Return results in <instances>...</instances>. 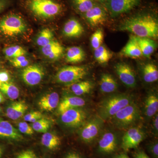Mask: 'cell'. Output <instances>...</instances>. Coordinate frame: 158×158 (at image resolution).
Masks as SVG:
<instances>
[{"instance_id": "cell-1", "label": "cell", "mask_w": 158, "mask_h": 158, "mask_svg": "<svg viewBox=\"0 0 158 158\" xmlns=\"http://www.w3.org/2000/svg\"><path fill=\"white\" fill-rule=\"evenodd\" d=\"M118 30L127 31L136 37L157 39L158 20L151 14L138 15L126 19L119 25Z\"/></svg>"}, {"instance_id": "cell-2", "label": "cell", "mask_w": 158, "mask_h": 158, "mask_svg": "<svg viewBox=\"0 0 158 158\" xmlns=\"http://www.w3.org/2000/svg\"><path fill=\"white\" fill-rule=\"evenodd\" d=\"M132 102V97L126 94H117L108 96L100 102L98 108V116L104 120L110 119Z\"/></svg>"}, {"instance_id": "cell-3", "label": "cell", "mask_w": 158, "mask_h": 158, "mask_svg": "<svg viewBox=\"0 0 158 158\" xmlns=\"http://www.w3.org/2000/svg\"><path fill=\"white\" fill-rule=\"evenodd\" d=\"M27 29L25 22L18 15H7L0 19V34L3 37H17L24 33Z\"/></svg>"}, {"instance_id": "cell-4", "label": "cell", "mask_w": 158, "mask_h": 158, "mask_svg": "<svg viewBox=\"0 0 158 158\" xmlns=\"http://www.w3.org/2000/svg\"><path fill=\"white\" fill-rule=\"evenodd\" d=\"M29 7L33 14L43 19L56 16L62 10L61 5L54 0H30Z\"/></svg>"}, {"instance_id": "cell-5", "label": "cell", "mask_w": 158, "mask_h": 158, "mask_svg": "<svg viewBox=\"0 0 158 158\" xmlns=\"http://www.w3.org/2000/svg\"><path fill=\"white\" fill-rule=\"evenodd\" d=\"M139 108L133 102L118 111L110 119L118 128L125 129L134 124L139 119Z\"/></svg>"}, {"instance_id": "cell-6", "label": "cell", "mask_w": 158, "mask_h": 158, "mask_svg": "<svg viewBox=\"0 0 158 158\" xmlns=\"http://www.w3.org/2000/svg\"><path fill=\"white\" fill-rule=\"evenodd\" d=\"M88 72V69L85 66H65L58 71L56 79L59 83L70 85L80 81L87 75Z\"/></svg>"}, {"instance_id": "cell-7", "label": "cell", "mask_w": 158, "mask_h": 158, "mask_svg": "<svg viewBox=\"0 0 158 158\" xmlns=\"http://www.w3.org/2000/svg\"><path fill=\"white\" fill-rule=\"evenodd\" d=\"M104 121L98 116L90 118L83 125L80 132L82 141L86 144L93 142L98 135L102 128Z\"/></svg>"}, {"instance_id": "cell-8", "label": "cell", "mask_w": 158, "mask_h": 158, "mask_svg": "<svg viewBox=\"0 0 158 158\" xmlns=\"http://www.w3.org/2000/svg\"><path fill=\"white\" fill-rule=\"evenodd\" d=\"M141 0H107L104 4L112 17H116L129 12L138 6Z\"/></svg>"}, {"instance_id": "cell-9", "label": "cell", "mask_w": 158, "mask_h": 158, "mask_svg": "<svg viewBox=\"0 0 158 158\" xmlns=\"http://www.w3.org/2000/svg\"><path fill=\"white\" fill-rule=\"evenodd\" d=\"M87 118V113L81 108L69 109L61 114V122L69 127L81 126L86 122Z\"/></svg>"}, {"instance_id": "cell-10", "label": "cell", "mask_w": 158, "mask_h": 158, "mask_svg": "<svg viewBox=\"0 0 158 158\" xmlns=\"http://www.w3.org/2000/svg\"><path fill=\"white\" fill-rule=\"evenodd\" d=\"M145 138V134L140 127H131L123 135L121 147L125 152L136 148Z\"/></svg>"}, {"instance_id": "cell-11", "label": "cell", "mask_w": 158, "mask_h": 158, "mask_svg": "<svg viewBox=\"0 0 158 158\" xmlns=\"http://www.w3.org/2000/svg\"><path fill=\"white\" fill-rule=\"evenodd\" d=\"M44 75L42 67L37 65H29L24 68L21 73L23 81L29 86L38 85Z\"/></svg>"}, {"instance_id": "cell-12", "label": "cell", "mask_w": 158, "mask_h": 158, "mask_svg": "<svg viewBox=\"0 0 158 158\" xmlns=\"http://www.w3.org/2000/svg\"><path fill=\"white\" fill-rule=\"evenodd\" d=\"M115 70L121 81L130 88L135 87L137 81L135 75L132 69L125 62L118 63L115 65Z\"/></svg>"}, {"instance_id": "cell-13", "label": "cell", "mask_w": 158, "mask_h": 158, "mask_svg": "<svg viewBox=\"0 0 158 158\" xmlns=\"http://www.w3.org/2000/svg\"><path fill=\"white\" fill-rule=\"evenodd\" d=\"M84 15L85 19L92 27L102 24L106 21L107 17L106 9L98 4H95L91 9Z\"/></svg>"}, {"instance_id": "cell-14", "label": "cell", "mask_w": 158, "mask_h": 158, "mask_svg": "<svg viewBox=\"0 0 158 158\" xmlns=\"http://www.w3.org/2000/svg\"><path fill=\"white\" fill-rule=\"evenodd\" d=\"M118 146V139L115 133L111 131L105 133L98 141V149L100 152L110 154L116 151Z\"/></svg>"}, {"instance_id": "cell-15", "label": "cell", "mask_w": 158, "mask_h": 158, "mask_svg": "<svg viewBox=\"0 0 158 158\" xmlns=\"http://www.w3.org/2000/svg\"><path fill=\"white\" fill-rule=\"evenodd\" d=\"M23 139V136L10 123L0 118V139L21 141Z\"/></svg>"}, {"instance_id": "cell-16", "label": "cell", "mask_w": 158, "mask_h": 158, "mask_svg": "<svg viewBox=\"0 0 158 158\" xmlns=\"http://www.w3.org/2000/svg\"><path fill=\"white\" fill-rule=\"evenodd\" d=\"M84 27L77 20L72 18L66 22L63 27V34L69 38H77L84 33Z\"/></svg>"}, {"instance_id": "cell-17", "label": "cell", "mask_w": 158, "mask_h": 158, "mask_svg": "<svg viewBox=\"0 0 158 158\" xmlns=\"http://www.w3.org/2000/svg\"><path fill=\"white\" fill-rule=\"evenodd\" d=\"M28 106L22 101H15L11 103L7 107L6 116L12 120H17L23 116Z\"/></svg>"}, {"instance_id": "cell-18", "label": "cell", "mask_w": 158, "mask_h": 158, "mask_svg": "<svg viewBox=\"0 0 158 158\" xmlns=\"http://www.w3.org/2000/svg\"><path fill=\"white\" fill-rule=\"evenodd\" d=\"M64 48L56 40H53L50 43L41 48V52L45 56L51 60L59 59L64 52Z\"/></svg>"}, {"instance_id": "cell-19", "label": "cell", "mask_w": 158, "mask_h": 158, "mask_svg": "<svg viewBox=\"0 0 158 158\" xmlns=\"http://www.w3.org/2000/svg\"><path fill=\"white\" fill-rule=\"evenodd\" d=\"M59 96L56 92H51L43 96L38 102V105L40 110L50 112L59 106Z\"/></svg>"}, {"instance_id": "cell-20", "label": "cell", "mask_w": 158, "mask_h": 158, "mask_svg": "<svg viewBox=\"0 0 158 158\" xmlns=\"http://www.w3.org/2000/svg\"><path fill=\"white\" fill-rule=\"evenodd\" d=\"M120 55L133 59H138L143 56L142 52L134 35L130 37L127 43L120 52Z\"/></svg>"}, {"instance_id": "cell-21", "label": "cell", "mask_w": 158, "mask_h": 158, "mask_svg": "<svg viewBox=\"0 0 158 158\" xmlns=\"http://www.w3.org/2000/svg\"><path fill=\"white\" fill-rule=\"evenodd\" d=\"M86 103L84 99L78 96H67L59 103L58 112L60 114L66 110L76 108H81Z\"/></svg>"}, {"instance_id": "cell-22", "label": "cell", "mask_w": 158, "mask_h": 158, "mask_svg": "<svg viewBox=\"0 0 158 158\" xmlns=\"http://www.w3.org/2000/svg\"><path fill=\"white\" fill-rule=\"evenodd\" d=\"M134 37L138 43L143 56L149 58L156 48L155 41L151 38L138 37L135 36Z\"/></svg>"}, {"instance_id": "cell-23", "label": "cell", "mask_w": 158, "mask_h": 158, "mask_svg": "<svg viewBox=\"0 0 158 158\" xmlns=\"http://www.w3.org/2000/svg\"><path fill=\"white\" fill-rule=\"evenodd\" d=\"M41 144L47 149L54 151L61 145V139L56 134L47 132L41 137Z\"/></svg>"}, {"instance_id": "cell-24", "label": "cell", "mask_w": 158, "mask_h": 158, "mask_svg": "<svg viewBox=\"0 0 158 158\" xmlns=\"http://www.w3.org/2000/svg\"><path fill=\"white\" fill-rule=\"evenodd\" d=\"M100 88L103 93H111L115 92L118 88L116 80L111 75L104 73L101 77Z\"/></svg>"}, {"instance_id": "cell-25", "label": "cell", "mask_w": 158, "mask_h": 158, "mask_svg": "<svg viewBox=\"0 0 158 158\" xmlns=\"http://www.w3.org/2000/svg\"><path fill=\"white\" fill-rule=\"evenodd\" d=\"M85 55L84 50L77 46L71 47L67 48L65 54L66 62L70 63H77L85 59Z\"/></svg>"}, {"instance_id": "cell-26", "label": "cell", "mask_w": 158, "mask_h": 158, "mask_svg": "<svg viewBox=\"0 0 158 158\" xmlns=\"http://www.w3.org/2000/svg\"><path fill=\"white\" fill-rule=\"evenodd\" d=\"M158 110V98L154 93L148 94L145 101L144 114L148 118H151L156 114Z\"/></svg>"}, {"instance_id": "cell-27", "label": "cell", "mask_w": 158, "mask_h": 158, "mask_svg": "<svg viewBox=\"0 0 158 158\" xmlns=\"http://www.w3.org/2000/svg\"><path fill=\"white\" fill-rule=\"evenodd\" d=\"M143 79L146 83H153L158 80L157 67L153 63H148L143 66L142 69Z\"/></svg>"}, {"instance_id": "cell-28", "label": "cell", "mask_w": 158, "mask_h": 158, "mask_svg": "<svg viewBox=\"0 0 158 158\" xmlns=\"http://www.w3.org/2000/svg\"><path fill=\"white\" fill-rule=\"evenodd\" d=\"M69 88L74 94L81 96L89 93L93 88V84L89 81H80L70 85Z\"/></svg>"}, {"instance_id": "cell-29", "label": "cell", "mask_w": 158, "mask_h": 158, "mask_svg": "<svg viewBox=\"0 0 158 158\" xmlns=\"http://www.w3.org/2000/svg\"><path fill=\"white\" fill-rule=\"evenodd\" d=\"M0 91L12 101L17 99L19 96V89L11 82L2 83Z\"/></svg>"}, {"instance_id": "cell-30", "label": "cell", "mask_w": 158, "mask_h": 158, "mask_svg": "<svg viewBox=\"0 0 158 158\" xmlns=\"http://www.w3.org/2000/svg\"><path fill=\"white\" fill-rule=\"evenodd\" d=\"M94 56L100 64L107 63L113 57V54L104 46L101 45L94 50Z\"/></svg>"}, {"instance_id": "cell-31", "label": "cell", "mask_w": 158, "mask_h": 158, "mask_svg": "<svg viewBox=\"0 0 158 158\" xmlns=\"http://www.w3.org/2000/svg\"><path fill=\"white\" fill-rule=\"evenodd\" d=\"M54 40V34L49 28H44L40 31L37 37V45L42 48L50 43Z\"/></svg>"}, {"instance_id": "cell-32", "label": "cell", "mask_w": 158, "mask_h": 158, "mask_svg": "<svg viewBox=\"0 0 158 158\" xmlns=\"http://www.w3.org/2000/svg\"><path fill=\"white\" fill-rule=\"evenodd\" d=\"M5 56L8 59H14L22 56H25L27 52L19 45L11 46L6 48L3 50Z\"/></svg>"}, {"instance_id": "cell-33", "label": "cell", "mask_w": 158, "mask_h": 158, "mask_svg": "<svg viewBox=\"0 0 158 158\" xmlns=\"http://www.w3.org/2000/svg\"><path fill=\"white\" fill-rule=\"evenodd\" d=\"M75 9L80 13L85 14L95 5L94 0H72Z\"/></svg>"}, {"instance_id": "cell-34", "label": "cell", "mask_w": 158, "mask_h": 158, "mask_svg": "<svg viewBox=\"0 0 158 158\" xmlns=\"http://www.w3.org/2000/svg\"><path fill=\"white\" fill-rule=\"evenodd\" d=\"M51 123L49 120L42 117L39 120L33 123L32 127L34 131L39 133L47 132L50 127Z\"/></svg>"}, {"instance_id": "cell-35", "label": "cell", "mask_w": 158, "mask_h": 158, "mask_svg": "<svg viewBox=\"0 0 158 158\" xmlns=\"http://www.w3.org/2000/svg\"><path fill=\"white\" fill-rule=\"evenodd\" d=\"M104 37L103 31L102 29H98L92 34L90 38V44L94 50L96 49L102 45Z\"/></svg>"}, {"instance_id": "cell-36", "label": "cell", "mask_w": 158, "mask_h": 158, "mask_svg": "<svg viewBox=\"0 0 158 158\" xmlns=\"http://www.w3.org/2000/svg\"><path fill=\"white\" fill-rule=\"evenodd\" d=\"M25 56H20L14 59H9L11 65L18 68H25L29 65V61Z\"/></svg>"}, {"instance_id": "cell-37", "label": "cell", "mask_w": 158, "mask_h": 158, "mask_svg": "<svg viewBox=\"0 0 158 158\" xmlns=\"http://www.w3.org/2000/svg\"><path fill=\"white\" fill-rule=\"evenodd\" d=\"M19 131L20 132L31 135L34 133V131L32 127L29 125L26 122H21L18 124Z\"/></svg>"}, {"instance_id": "cell-38", "label": "cell", "mask_w": 158, "mask_h": 158, "mask_svg": "<svg viewBox=\"0 0 158 158\" xmlns=\"http://www.w3.org/2000/svg\"><path fill=\"white\" fill-rule=\"evenodd\" d=\"M15 158H38V157L33 150L27 149L20 152Z\"/></svg>"}, {"instance_id": "cell-39", "label": "cell", "mask_w": 158, "mask_h": 158, "mask_svg": "<svg viewBox=\"0 0 158 158\" xmlns=\"http://www.w3.org/2000/svg\"><path fill=\"white\" fill-rule=\"evenodd\" d=\"M149 152L154 158H158V143L157 141L152 142L148 146Z\"/></svg>"}, {"instance_id": "cell-40", "label": "cell", "mask_w": 158, "mask_h": 158, "mask_svg": "<svg viewBox=\"0 0 158 158\" xmlns=\"http://www.w3.org/2000/svg\"><path fill=\"white\" fill-rule=\"evenodd\" d=\"M37 116H42V113L39 111H33L25 115L23 118L24 120L25 121L30 122L31 119Z\"/></svg>"}, {"instance_id": "cell-41", "label": "cell", "mask_w": 158, "mask_h": 158, "mask_svg": "<svg viewBox=\"0 0 158 158\" xmlns=\"http://www.w3.org/2000/svg\"><path fill=\"white\" fill-rule=\"evenodd\" d=\"M10 79V75L8 72L6 71H0V82L1 83L9 82Z\"/></svg>"}, {"instance_id": "cell-42", "label": "cell", "mask_w": 158, "mask_h": 158, "mask_svg": "<svg viewBox=\"0 0 158 158\" xmlns=\"http://www.w3.org/2000/svg\"><path fill=\"white\" fill-rule=\"evenodd\" d=\"M134 158H150L142 150H138L134 153Z\"/></svg>"}, {"instance_id": "cell-43", "label": "cell", "mask_w": 158, "mask_h": 158, "mask_svg": "<svg viewBox=\"0 0 158 158\" xmlns=\"http://www.w3.org/2000/svg\"><path fill=\"white\" fill-rule=\"evenodd\" d=\"M154 118L153 122V130L154 133L156 135H157L158 132V114H156L155 115Z\"/></svg>"}, {"instance_id": "cell-44", "label": "cell", "mask_w": 158, "mask_h": 158, "mask_svg": "<svg viewBox=\"0 0 158 158\" xmlns=\"http://www.w3.org/2000/svg\"><path fill=\"white\" fill-rule=\"evenodd\" d=\"M64 158H83L78 153L75 152L69 153Z\"/></svg>"}, {"instance_id": "cell-45", "label": "cell", "mask_w": 158, "mask_h": 158, "mask_svg": "<svg viewBox=\"0 0 158 158\" xmlns=\"http://www.w3.org/2000/svg\"><path fill=\"white\" fill-rule=\"evenodd\" d=\"M5 152V147L3 144H0V158H2Z\"/></svg>"}, {"instance_id": "cell-46", "label": "cell", "mask_w": 158, "mask_h": 158, "mask_svg": "<svg viewBox=\"0 0 158 158\" xmlns=\"http://www.w3.org/2000/svg\"><path fill=\"white\" fill-rule=\"evenodd\" d=\"M6 3L5 0H0V12L2 11L6 7Z\"/></svg>"}, {"instance_id": "cell-47", "label": "cell", "mask_w": 158, "mask_h": 158, "mask_svg": "<svg viewBox=\"0 0 158 158\" xmlns=\"http://www.w3.org/2000/svg\"><path fill=\"white\" fill-rule=\"evenodd\" d=\"M113 158H130L125 153H121L117 155Z\"/></svg>"}, {"instance_id": "cell-48", "label": "cell", "mask_w": 158, "mask_h": 158, "mask_svg": "<svg viewBox=\"0 0 158 158\" xmlns=\"http://www.w3.org/2000/svg\"><path fill=\"white\" fill-rule=\"evenodd\" d=\"M5 101V98H4V95H3V94L0 91V104L2 103Z\"/></svg>"}, {"instance_id": "cell-49", "label": "cell", "mask_w": 158, "mask_h": 158, "mask_svg": "<svg viewBox=\"0 0 158 158\" xmlns=\"http://www.w3.org/2000/svg\"><path fill=\"white\" fill-rule=\"evenodd\" d=\"M94 1L95 2H98L100 3L101 4H103V5H104L107 0H94Z\"/></svg>"}, {"instance_id": "cell-50", "label": "cell", "mask_w": 158, "mask_h": 158, "mask_svg": "<svg viewBox=\"0 0 158 158\" xmlns=\"http://www.w3.org/2000/svg\"><path fill=\"white\" fill-rule=\"evenodd\" d=\"M2 107H1V106H0V114H1V113H2Z\"/></svg>"}, {"instance_id": "cell-51", "label": "cell", "mask_w": 158, "mask_h": 158, "mask_svg": "<svg viewBox=\"0 0 158 158\" xmlns=\"http://www.w3.org/2000/svg\"><path fill=\"white\" fill-rule=\"evenodd\" d=\"M2 83H1V82H0V86H1V85H2Z\"/></svg>"}]
</instances>
